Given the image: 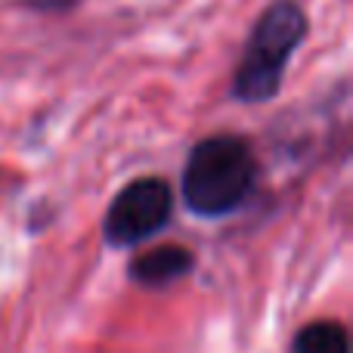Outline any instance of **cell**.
Masks as SVG:
<instances>
[{
  "label": "cell",
  "mask_w": 353,
  "mask_h": 353,
  "mask_svg": "<svg viewBox=\"0 0 353 353\" xmlns=\"http://www.w3.org/2000/svg\"><path fill=\"white\" fill-rule=\"evenodd\" d=\"M254 155L239 137H211L192 149L183 171V201L201 217H223L248 199Z\"/></svg>",
  "instance_id": "cell-1"
},
{
  "label": "cell",
  "mask_w": 353,
  "mask_h": 353,
  "mask_svg": "<svg viewBox=\"0 0 353 353\" xmlns=\"http://www.w3.org/2000/svg\"><path fill=\"white\" fill-rule=\"evenodd\" d=\"M304 12L288 0L270 6L257 19L254 31L245 43V56L236 68V84H232L242 103H267L270 97H276L282 84V72L304 37Z\"/></svg>",
  "instance_id": "cell-2"
},
{
  "label": "cell",
  "mask_w": 353,
  "mask_h": 353,
  "mask_svg": "<svg viewBox=\"0 0 353 353\" xmlns=\"http://www.w3.org/2000/svg\"><path fill=\"white\" fill-rule=\"evenodd\" d=\"M174 211V192L159 176H143L124 186L115 195L109 214H105V239L118 248L140 245L171 220Z\"/></svg>",
  "instance_id": "cell-3"
},
{
  "label": "cell",
  "mask_w": 353,
  "mask_h": 353,
  "mask_svg": "<svg viewBox=\"0 0 353 353\" xmlns=\"http://www.w3.org/2000/svg\"><path fill=\"white\" fill-rule=\"evenodd\" d=\"M192 267V254L186 248H176V245H165V248H155L149 254H140L134 263H130V276L143 285H168V282H176L189 273Z\"/></svg>",
  "instance_id": "cell-4"
},
{
  "label": "cell",
  "mask_w": 353,
  "mask_h": 353,
  "mask_svg": "<svg viewBox=\"0 0 353 353\" xmlns=\"http://www.w3.org/2000/svg\"><path fill=\"white\" fill-rule=\"evenodd\" d=\"M292 353H350L347 332L341 323L319 319V323H310L307 329L298 332Z\"/></svg>",
  "instance_id": "cell-5"
}]
</instances>
